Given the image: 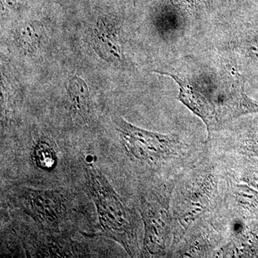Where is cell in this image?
Segmentation results:
<instances>
[{
    "label": "cell",
    "instance_id": "cell-10",
    "mask_svg": "<svg viewBox=\"0 0 258 258\" xmlns=\"http://www.w3.org/2000/svg\"><path fill=\"white\" fill-rule=\"evenodd\" d=\"M180 5L186 8H192L198 3L199 0H176Z\"/></svg>",
    "mask_w": 258,
    "mask_h": 258
},
{
    "label": "cell",
    "instance_id": "cell-9",
    "mask_svg": "<svg viewBox=\"0 0 258 258\" xmlns=\"http://www.w3.org/2000/svg\"><path fill=\"white\" fill-rule=\"evenodd\" d=\"M242 50L249 58L258 59V27L249 29L242 42Z\"/></svg>",
    "mask_w": 258,
    "mask_h": 258
},
{
    "label": "cell",
    "instance_id": "cell-4",
    "mask_svg": "<svg viewBox=\"0 0 258 258\" xmlns=\"http://www.w3.org/2000/svg\"><path fill=\"white\" fill-rule=\"evenodd\" d=\"M96 45L102 57L108 59L120 58V47L116 26L112 20H101L95 30Z\"/></svg>",
    "mask_w": 258,
    "mask_h": 258
},
{
    "label": "cell",
    "instance_id": "cell-8",
    "mask_svg": "<svg viewBox=\"0 0 258 258\" xmlns=\"http://www.w3.org/2000/svg\"><path fill=\"white\" fill-rule=\"evenodd\" d=\"M33 158L40 169L52 170L57 164V154L54 144L48 139L39 140L34 149Z\"/></svg>",
    "mask_w": 258,
    "mask_h": 258
},
{
    "label": "cell",
    "instance_id": "cell-7",
    "mask_svg": "<svg viewBox=\"0 0 258 258\" xmlns=\"http://www.w3.org/2000/svg\"><path fill=\"white\" fill-rule=\"evenodd\" d=\"M43 28L39 22L26 24L16 32L17 43L23 50L32 52L38 47L41 39Z\"/></svg>",
    "mask_w": 258,
    "mask_h": 258
},
{
    "label": "cell",
    "instance_id": "cell-6",
    "mask_svg": "<svg viewBox=\"0 0 258 258\" xmlns=\"http://www.w3.org/2000/svg\"><path fill=\"white\" fill-rule=\"evenodd\" d=\"M232 98L235 118L248 113H258V101L249 98L244 91V78H239L232 84Z\"/></svg>",
    "mask_w": 258,
    "mask_h": 258
},
{
    "label": "cell",
    "instance_id": "cell-11",
    "mask_svg": "<svg viewBox=\"0 0 258 258\" xmlns=\"http://www.w3.org/2000/svg\"><path fill=\"white\" fill-rule=\"evenodd\" d=\"M10 6L14 7L17 4V0H5Z\"/></svg>",
    "mask_w": 258,
    "mask_h": 258
},
{
    "label": "cell",
    "instance_id": "cell-3",
    "mask_svg": "<svg viewBox=\"0 0 258 258\" xmlns=\"http://www.w3.org/2000/svg\"><path fill=\"white\" fill-rule=\"evenodd\" d=\"M154 71L157 74L171 77L179 85V93L178 99L203 120L209 133L220 128L216 113L214 111L206 95L200 88L197 87L193 83L181 79L176 75L158 71Z\"/></svg>",
    "mask_w": 258,
    "mask_h": 258
},
{
    "label": "cell",
    "instance_id": "cell-1",
    "mask_svg": "<svg viewBox=\"0 0 258 258\" xmlns=\"http://www.w3.org/2000/svg\"><path fill=\"white\" fill-rule=\"evenodd\" d=\"M86 179L88 194L98 212L101 235L118 242L134 255L138 251V242L130 209L96 166H87Z\"/></svg>",
    "mask_w": 258,
    "mask_h": 258
},
{
    "label": "cell",
    "instance_id": "cell-5",
    "mask_svg": "<svg viewBox=\"0 0 258 258\" xmlns=\"http://www.w3.org/2000/svg\"><path fill=\"white\" fill-rule=\"evenodd\" d=\"M68 93L73 111L83 120H88L91 115V100L87 85L83 80L74 76L69 81Z\"/></svg>",
    "mask_w": 258,
    "mask_h": 258
},
{
    "label": "cell",
    "instance_id": "cell-2",
    "mask_svg": "<svg viewBox=\"0 0 258 258\" xmlns=\"http://www.w3.org/2000/svg\"><path fill=\"white\" fill-rule=\"evenodd\" d=\"M66 193L61 190H38L23 188L18 190V200L26 214L39 225L55 229L68 210Z\"/></svg>",
    "mask_w": 258,
    "mask_h": 258
}]
</instances>
